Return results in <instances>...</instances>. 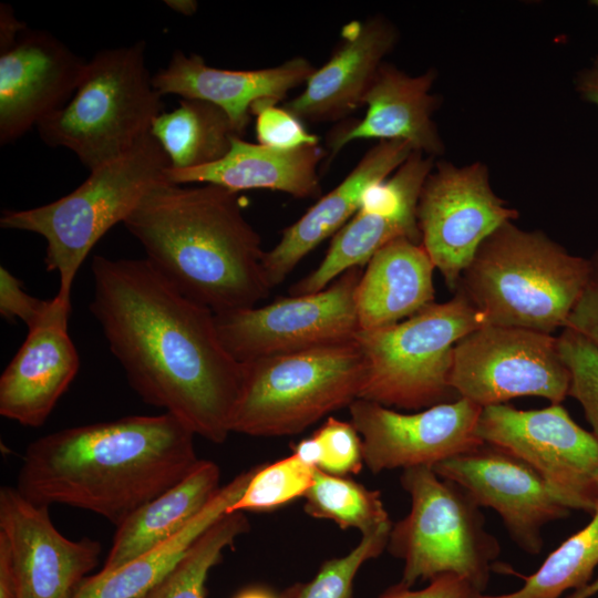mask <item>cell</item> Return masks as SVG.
Masks as SVG:
<instances>
[{
  "label": "cell",
  "mask_w": 598,
  "mask_h": 598,
  "mask_svg": "<svg viewBox=\"0 0 598 598\" xmlns=\"http://www.w3.org/2000/svg\"><path fill=\"white\" fill-rule=\"evenodd\" d=\"M89 306L127 382L148 405L220 444L244 380L215 313L182 293L146 258L94 256Z\"/></svg>",
  "instance_id": "1"
},
{
  "label": "cell",
  "mask_w": 598,
  "mask_h": 598,
  "mask_svg": "<svg viewBox=\"0 0 598 598\" xmlns=\"http://www.w3.org/2000/svg\"><path fill=\"white\" fill-rule=\"evenodd\" d=\"M194 436L166 412L55 431L28 445L17 488L34 504L85 509L118 526L195 468Z\"/></svg>",
  "instance_id": "2"
},
{
  "label": "cell",
  "mask_w": 598,
  "mask_h": 598,
  "mask_svg": "<svg viewBox=\"0 0 598 598\" xmlns=\"http://www.w3.org/2000/svg\"><path fill=\"white\" fill-rule=\"evenodd\" d=\"M123 224L163 276L215 315L256 307L271 290L261 238L236 192L164 182Z\"/></svg>",
  "instance_id": "3"
},
{
  "label": "cell",
  "mask_w": 598,
  "mask_h": 598,
  "mask_svg": "<svg viewBox=\"0 0 598 598\" xmlns=\"http://www.w3.org/2000/svg\"><path fill=\"white\" fill-rule=\"evenodd\" d=\"M589 271V258L570 254L539 230L507 221L481 244L455 291L486 324L551 334L565 327Z\"/></svg>",
  "instance_id": "4"
},
{
  "label": "cell",
  "mask_w": 598,
  "mask_h": 598,
  "mask_svg": "<svg viewBox=\"0 0 598 598\" xmlns=\"http://www.w3.org/2000/svg\"><path fill=\"white\" fill-rule=\"evenodd\" d=\"M168 158L151 134L120 157L91 171L70 194L47 205L4 210L0 226L41 235L44 264L59 276L56 297L71 301L73 281L91 249L125 219L155 186L168 182Z\"/></svg>",
  "instance_id": "5"
},
{
  "label": "cell",
  "mask_w": 598,
  "mask_h": 598,
  "mask_svg": "<svg viewBox=\"0 0 598 598\" xmlns=\"http://www.w3.org/2000/svg\"><path fill=\"white\" fill-rule=\"evenodd\" d=\"M145 42L99 51L72 97L37 128L51 147L72 151L91 171L120 157L151 132L163 112Z\"/></svg>",
  "instance_id": "6"
},
{
  "label": "cell",
  "mask_w": 598,
  "mask_h": 598,
  "mask_svg": "<svg viewBox=\"0 0 598 598\" xmlns=\"http://www.w3.org/2000/svg\"><path fill=\"white\" fill-rule=\"evenodd\" d=\"M365 359L353 339L244 363L231 432L283 436L360 399Z\"/></svg>",
  "instance_id": "7"
},
{
  "label": "cell",
  "mask_w": 598,
  "mask_h": 598,
  "mask_svg": "<svg viewBox=\"0 0 598 598\" xmlns=\"http://www.w3.org/2000/svg\"><path fill=\"white\" fill-rule=\"evenodd\" d=\"M484 324L482 313L455 291L448 301L433 302L395 324L360 330L354 337L365 359L360 399L406 410L456 400L450 385L453 349Z\"/></svg>",
  "instance_id": "8"
},
{
  "label": "cell",
  "mask_w": 598,
  "mask_h": 598,
  "mask_svg": "<svg viewBox=\"0 0 598 598\" xmlns=\"http://www.w3.org/2000/svg\"><path fill=\"white\" fill-rule=\"evenodd\" d=\"M400 481L411 509L392 525L386 546L403 561L400 582L412 587L417 580L454 574L484 592L501 547L485 528L481 507L432 467L403 470Z\"/></svg>",
  "instance_id": "9"
},
{
  "label": "cell",
  "mask_w": 598,
  "mask_h": 598,
  "mask_svg": "<svg viewBox=\"0 0 598 598\" xmlns=\"http://www.w3.org/2000/svg\"><path fill=\"white\" fill-rule=\"evenodd\" d=\"M450 385L482 409L522 396L558 404L569 395L570 373L557 337L484 324L455 344Z\"/></svg>",
  "instance_id": "10"
},
{
  "label": "cell",
  "mask_w": 598,
  "mask_h": 598,
  "mask_svg": "<svg viewBox=\"0 0 598 598\" xmlns=\"http://www.w3.org/2000/svg\"><path fill=\"white\" fill-rule=\"evenodd\" d=\"M362 272L351 268L318 292L215 315L219 338L240 363L354 339Z\"/></svg>",
  "instance_id": "11"
},
{
  "label": "cell",
  "mask_w": 598,
  "mask_h": 598,
  "mask_svg": "<svg viewBox=\"0 0 598 598\" xmlns=\"http://www.w3.org/2000/svg\"><path fill=\"white\" fill-rule=\"evenodd\" d=\"M476 434L528 464L571 511L592 513L598 499V440L560 404L482 409Z\"/></svg>",
  "instance_id": "12"
},
{
  "label": "cell",
  "mask_w": 598,
  "mask_h": 598,
  "mask_svg": "<svg viewBox=\"0 0 598 598\" xmlns=\"http://www.w3.org/2000/svg\"><path fill=\"white\" fill-rule=\"evenodd\" d=\"M517 216L493 192L484 164L457 167L440 162L426 177L419 198L421 245L455 291L481 244Z\"/></svg>",
  "instance_id": "13"
},
{
  "label": "cell",
  "mask_w": 598,
  "mask_h": 598,
  "mask_svg": "<svg viewBox=\"0 0 598 598\" xmlns=\"http://www.w3.org/2000/svg\"><path fill=\"white\" fill-rule=\"evenodd\" d=\"M97 540H71L53 525L49 506L25 498L17 487L0 489V559L9 568L16 598H72L96 567Z\"/></svg>",
  "instance_id": "14"
},
{
  "label": "cell",
  "mask_w": 598,
  "mask_h": 598,
  "mask_svg": "<svg viewBox=\"0 0 598 598\" xmlns=\"http://www.w3.org/2000/svg\"><path fill=\"white\" fill-rule=\"evenodd\" d=\"M348 408L363 462L373 473L434 467L484 443L476 434L482 408L463 398L412 414L363 399Z\"/></svg>",
  "instance_id": "15"
},
{
  "label": "cell",
  "mask_w": 598,
  "mask_h": 598,
  "mask_svg": "<svg viewBox=\"0 0 598 598\" xmlns=\"http://www.w3.org/2000/svg\"><path fill=\"white\" fill-rule=\"evenodd\" d=\"M432 468L463 487L480 507L494 509L512 540L532 555L543 549L544 527L570 512L538 473L496 445L483 443Z\"/></svg>",
  "instance_id": "16"
},
{
  "label": "cell",
  "mask_w": 598,
  "mask_h": 598,
  "mask_svg": "<svg viewBox=\"0 0 598 598\" xmlns=\"http://www.w3.org/2000/svg\"><path fill=\"white\" fill-rule=\"evenodd\" d=\"M433 157L413 152L386 179L367 189L358 212L334 235L327 255L308 276L293 283L290 296L318 292L351 268L361 267L398 238L421 244L417 204Z\"/></svg>",
  "instance_id": "17"
},
{
  "label": "cell",
  "mask_w": 598,
  "mask_h": 598,
  "mask_svg": "<svg viewBox=\"0 0 598 598\" xmlns=\"http://www.w3.org/2000/svg\"><path fill=\"white\" fill-rule=\"evenodd\" d=\"M87 61L48 31L28 27L0 51V144L7 145L60 110Z\"/></svg>",
  "instance_id": "18"
},
{
  "label": "cell",
  "mask_w": 598,
  "mask_h": 598,
  "mask_svg": "<svg viewBox=\"0 0 598 598\" xmlns=\"http://www.w3.org/2000/svg\"><path fill=\"white\" fill-rule=\"evenodd\" d=\"M71 301L59 297L0 377V414L39 427L74 380L80 358L69 334Z\"/></svg>",
  "instance_id": "19"
},
{
  "label": "cell",
  "mask_w": 598,
  "mask_h": 598,
  "mask_svg": "<svg viewBox=\"0 0 598 598\" xmlns=\"http://www.w3.org/2000/svg\"><path fill=\"white\" fill-rule=\"evenodd\" d=\"M330 59L316 68L305 90L283 107L301 121L339 120L363 105L369 86L393 49L398 32L382 17L347 24Z\"/></svg>",
  "instance_id": "20"
},
{
  "label": "cell",
  "mask_w": 598,
  "mask_h": 598,
  "mask_svg": "<svg viewBox=\"0 0 598 598\" xmlns=\"http://www.w3.org/2000/svg\"><path fill=\"white\" fill-rule=\"evenodd\" d=\"M315 70L303 56L258 70L217 69L207 65L198 54L177 50L167 66L153 75V85L162 96L176 94L219 106L241 136L255 102L264 99L281 101L290 90L306 84Z\"/></svg>",
  "instance_id": "21"
},
{
  "label": "cell",
  "mask_w": 598,
  "mask_h": 598,
  "mask_svg": "<svg viewBox=\"0 0 598 598\" xmlns=\"http://www.w3.org/2000/svg\"><path fill=\"white\" fill-rule=\"evenodd\" d=\"M413 152L405 142L380 141L337 187L285 228L277 245L264 256L269 287L280 285L312 249L336 235L358 212L367 189L386 179Z\"/></svg>",
  "instance_id": "22"
},
{
  "label": "cell",
  "mask_w": 598,
  "mask_h": 598,
  "mask_svg": "<svg viewBox=\"0 0 598 598\" xmlns=\"http://www.w3.org/2000/svg\"><path fill=\"white\" fill-rule=\"evenodd\" d=\"M434 79L432 70L409 75L383 63L364 95L363 118L330 134V158L350 142L371 138L402 141L414 152L431 157L441 154L443 143L432 120L437 104L431 94Z\"/></svg>",
  "instance_id": "23"
},
{
  "label": "cell",
  "mask_w": 598,
  "mask_h": 598,
  "mask_svg": "<svg viewBox=\"0 0 598 598\" xmlns=\"http://www.w3.org/2000/svg\"><path fill=\"white\" fill-rule=\"evenodd\" d=\"M323 156L318 144L278 150L236 136L220 161L192 169H167L166 178L172 184H213L236 193L271 189L296 198L318 197L321 188L317 168Z\"/></svg>",
  "instance_id": "24"
},
{
  "label": "cell",
  "mask_w": 598,
  "mask_h": 598,
  "mask_svg": "<svg viewBox=\"0 0 598 598\" xmlns=\"http://www.w3.org/2000/svg\"><path fill=\"white\" fill-rule=\"evenodd\" d=\"M435 267L421 244L392 240L369 260L355 296L360 330L408 319L434 302Z\"/></svg>",
  "instance_id": "25"
},
{
  "label": "cell",
  "mask_w": 598,
  "mask_h": 598,
  "mask_svg": "<svg viewBox=\"0 0 598 598\" xmlns=\"http://www.w3.org/2000/svg\"><path fill=\"white\" fill-rule=\"evenodd\" d=\"M220 468L200 460L182 481L153 498L116 526L100 571L116 569L157 547L185 528L221 488Z\"/></svg>",
  "instance_id": "26"
},
{
  "label": "cell",
  "mask_w": 598,
  "mask_h": 598,
  "mask_svg": "<svg viewBox=\"0 0 598 598\" xmlns=\"http://www.w3.org/2000/svg\"><path fill=\"white\" fill-rule=\"evenodd\" d=\"M256 466L235 476L178 534L111 571L85 577L72 598H135L162 580L195 540L237 502Z\"/></svg>",
  "instance_id": "27"
},
{
  "label": "cell",
  "mask_w": 598,
  "mask_h": 598,
  "mask_svg": "<svg viewBox=\"0 0 598 598\" xmlns=\"http://www.w3.org/2000/svg\"><path fill=\"white\" fill-rule=\"evenodd\" d=\"M151 134L165 152L171 171H185L220 161L231 141L240 136L228 114L203 100L183 99L171 112H162Z\"/></svg>",
  "instance_id": "28"
},
{
  "label": "cell",
  "mask_w": 598,
  "mask_h": 598,
  "mask_svg": "<svg viewBox=\"0 0 598 598\" xmlns=\"http://www.w3.org/2000/svg\"><path fill=\"white\" fill-rule=\"evenodd\" d=\"M591 515L590 522L553 550L535 573L523 577L519 589L483 594L482 598H559L569 589L588 585L598 566V499Z\"/></svg>",
  "instance_id": "29"
},
{
  "label": "cell",
  "mask_w": 598,
  "mask_h": 598,
  "mask_svg": "<svg viewBox=\"0 0 598 598\" xmlns=\"http://www.w3.org/2000/svg\"><path fill=\"white\" fill-rule=\"evenodd\" d=\"M249 528L244 512L225 514L195 540L174 569L135 598H205L209 571Z\"/></svg>",
  "instance_id": "30"
},
{
  "label": "cell",
  "mask_w": 598,
  "mask_h": 598,
  "mask_svg": "<svg viewBox=\"0 0 598 598\" xmlns=\"http://www.w3.org/2000/svg\"><path fill=\"white\" fill-rule=\"evenodd\" d=\"M305 497V512L334 522L341 529L355 528L362 535L392 526L379 491L368 489L343 476L315 471Z\"/></svg>",
  "instance_id": "31"
},
{
  "label": "cell",
  "mask_w": 598,
  "mask_h": 598,
  "mask_svg": "<svg viewBox=\"0 0 598 598\" xmlns=\"http://www.w3.org/2000/svg\"><path fill=\"white\" fill-rule=\"evenodd\" d=\"M315 471L293 454L271 464L256 465L245 491L227 514L268 512L303 496L313 482Z\"/></svg>",
  "instance_id": "32"
},
{
  "label": "cell",
  "mask_w": 598,
  "mask_h": 598,
  "mask_svg": "<svg viewBox=\"0 0 598 598\" xmlns=\"http://www.w3.org/2000/svg\"><path fill=\"white\" fill-rule=\"evenodd\" d=\"M392 526L362 535L347 555L324 561L307 582L287 588L280 598H352L353 580L361 566L377 558L388 546Z\"/></svg>",
  "instance_id": "33"
},
{
  "label": "cell",
  "mask_w": 598,
  "mask_h": 598,
  "mask_svg": "<svg viewBox=\"0 0 598 598\" xmlns=\"http://www.w3.org/2000/svg\"><path fill=\"white\" fill-rule=\"evenodd\" d=\"M557 341L570 373L569 395L581 405L598 440V348L569 328L563 329Z\"/></svg>",
  "instance_id": "34"
},
{
  "label": "cell",
  "mask_w": 598,
  "mask_h": 598,
  "mask_svg": "<svg viewBox=\"0 0 598 598\" xmlns=\"http://www.w3.org/2000/svg\"><path fill=\"white\" fill-rule=\"evenodd\" d=\"M313 436L321 450L317 470L337 476L358 474L361 471L364 463L362 441L351 422L329 416Z\"/></svg>",
  "instance_id": "35"
},
{
  "label": "cell",
  "mask_w": 598,
  "mask_h": 598,
  "mask_svg": "<svg viewBox=\"0 0 598 598\" xmlns=\"http://www.w3.org/2000/svg\"><path fill=\"white\" fill-rule=\"evenodd\" d=\"M277 101L264 99L251 105L250 114L256 117L258 144L278 150L317 145L318 136L308 132L301 120L283 106H277Z\"/></svg>",
  "instance_id": "36"
},
{
  "label": "cell",
  "mask_w": 598,
  "mask_h": 598,
  "mask_svg": "<svg viewBox=\"0 0 598 598\" xmlns=\"http://www.w3.org/2000/svg\"><path fill=\"white\" fill-rule=\"evenodd\" d=\"M53 298L43 300L30 296L22 282L10 271L0 268V315L8 320H22L28 330L37 326L50 311Z\"/></svg>",
  "instance_id": "37"
},
{
  "label": "cell",
  "mask_w": 598,
  "mask_h": 598,
  "mask_svg": "<svg viewBox=\"0 0 598 598\" xmlns=\"http://www.w3.org/2000/svg\"><path fill=\"white\" fill-rule=\"evenodd\" d=\"M589 260L587 283L564 328L575 330L598 348V250Z\"/></svg>",
  "instance_id": "38"
},
{
  "label": "cell",
  "mask_w": 598,
  "mask_h": 598,
  "mask_svg": "<svg viewBox=\"0 0 598 598\" xmlns=\"http://www.w3.org/2000/svg\"><path fill=\"white\" fill-rule=\"evenodd\" d=\"M483 592L468 580L454 574H444L430 580L422 589H412L401 582L391 586L379 598H482Z\"/></svg>",
  "instance_id": "39"
},
{
  "label": "cell",
  "mask_w": 598,
  "mask_h": 598,
  "mask_svg": "<svg viewBox=\"0 0 598 598\" xmlns=\"http://www.w3.org/2000/svg\"><path fill=\"white\" fill-rule=\"evenodd\" d=\"M27 28V24L19 21L9 4L0 6V51L9 48L17 40L18 35Z\"/></svg>",
  "instance_id": "40"
},
{
  "label": "cell",
  "mask_w": 598,
  "mask_h": 598,
  "mask_svg": "<svg viewBox=\"0 0 598 598\" xmlns=\"http://www.w3.org/2000/svg\"><path fill=\"white\" fill-rule=\"evenodd\" d=\"M577 90L585 101L598 107V58L578 76Z\"/></svg>",
  "instance_id": "41"
},
{
  "label": "cell",
  "mask_w": 598,
  "mask_h": 598,
  "mask_svg": "<svg viewBox=\"0 0 598 598\" xmlns=\"http://www.w3.org/2000/svg\"><path fill=\"white\" fill-rule=\"evenodd\" d=\"M164 3L183 16H193L198 8L195 0H165Z\"/></svg>",
  "instance_id": "42"
},
{
  "label": "cell",
  "mask_w": 598,
  "mask_h": 598,
  "mask_svg": "<svg viewBox=\"0 0 598 598\" xmlns=\"http://www.w3.org/2000/svg\"><path fill=\"white\" fill-rule=\"evenodd\" d=\"M234 598H280V596L265 587L250 586L240 590Z\"/></svg>",
  "instance_id": "43"
},
{
  "label": "cell",
  "mask_w": 598,
  "mask_h": 598,
  "mask_svg": "<svg viewBox=\"0 0 598 598\" xmlns=\"http://www.w3.org/2000/svg\"><path fill=\"white\" fill-rule=\"evenodd\" d=\"M598 592V578L585 587L575 590L568 598H590Z\"/></svg>",
  "instance_id": "44"
},
{
  "label": "cell",
  "mask_w": 598,
  "mask_h": 598,
  "mask_svg": "<svg viewBox=\"0 0 598 598\" xmlns=\"http://www.w3.org/2000/svg\"><path fill=\"white\" fill-rule=\"evenodd\" d=\"M594 4H595L596 7H598V0L594 1Z\"/></svg>",
  "instance_id": "45"
}]
</instances>
